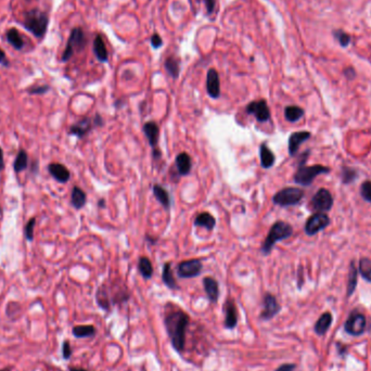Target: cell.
Wrapping results in <instances>:
<instances>
[{
	"label": "cell",
	"instance_id": "cell-25",
	"mask_svg": "<svg viewBox=\"0 0 371 371\" xmlns=\"http://www.w3.org/2000/svg\"><path fill=\"white\" fill-rule=\"evenodd\" d=\"M152 190H153V195L156 200H158L161 204L163 205L165 210L169 211L171 207V198L169 195V191L164 189V188L160 185H154Z\"/></svg>",
	"mask_w": 371,
	"mask_h": 371
},
{
	"label": "cell",
	"instance_id": "cell-8",
	"mask_svg": "<svg viewBox=\"0 0 371 371\" xmlns=\"http://www.w3.org/2000/svg\"><path fill=\"white\" fill-rule=\"evenodd\" d=\"M203 269V265L200 259H189L184 260L178 266H177V275L180 278H195V277L200 276Z\"/></svg>",
	"mask_w": 371,
	"mask_h": 371
},
{
	"label": "cell",
	"instance_id": "cell-9",
	"mask_svg": "<svg viewBox=\"0 0 371 371\" xmlns=\"http://www.w3.org/2000/svg\"><path fill=\"white\" fill-rule=\"evenodd\" d=\"M329 224H330V219L325 213H315L307 219L305 232L308 236H315L316 233L325 229Z\"/></svg>",
	"mask_w": 371,
	"mask_h": 371
},
{
	"label": "cell",
	"instance_id": "cell-37",
	"mask_svg": "<svg viewBox=\"0 0 371 371\" xmlns=\"http://www.w3.org/2000/svg\"><path fill=\"white\" fill-rule=\"evenodd\" d=\"M36 225V218H30L24 227V236L28 241H33L34 239V227Z\"/></svg>",
	"mask_w": 371,
	"mask_h": 371
},
{
	"label": "cell",
	"instance_id": "cell-11",
	"mask_svg": "<svg viewBox=\"0 0 371 371\" xmlns=\"http://www.w3.org/2000/svg\"><path fill=\"white\" fill-rule=\"evenodd\" d=\"M366 329V317L363 314L353 313L345 322V330L351 336H360Z\"/></svg>",
	"mask_w": 371,
	"mask_h": 371
},
{
	"label": "cell",
	"instance_id": "cell-26",
	"mask_svg": "<svg viewBox=\"0 0 371 371\" xmlns=\"http://www.w3.org/2000/svg\"><path fill=\"white\" fill-rule=\"evenodd\" d=\"M8 43L11 45L15 50H22L24 48V40L17 29H10L6 33Z\"/></svg>",
	"mask_w": 371,
	"mask_h": 371
},
{
	"label": "cell",
	"instance_id": "cell-30",
	"mask_svg": "<svg viewBox=\"0 0 371 371\" xmlns=\"http://www.w3.org/2000/svg\"><path fill=\"white\" fill-rule=\"evenodd\" d=\"M29 165V155L25 150H20L17 154V158L14 160L13 169L15 173H22Z\"/></svg>",
	"mask_w": 371,
	"mask_h": 371
},
{
	"label": "cell",
	"instance_id": "cell-18",
	"mask_svg": "<svg viewBox=\"0 0 371 371\" xmlns=\"http://www.w3.org/2000/svg\"><path fill=\"white\" fill-rule=\"evenodd\" d=\"M203 286H204L205 293L211 303H216L219 297V285L218 282L212 278V277H205L203 279Z\"/></svg>",
	"mask_w": 371,
	"mask_h": 371
},
{
	"label": "cell",
	"instance_id": "cell-47",
	"mask_svg": "<svg viewBox=\"0 0 371 371\" xmlns=\"http://www.w3.org/2000/svg\"><path fill=\"white\" fill-rule=\"evenodd\" d=\"M344 74H345V76L349 78V80H353V78L356 76V73H355L352 67H347V69L344 71Z\"/></svg>",
	"mask_w": 371,
	"mask_h": 371
},
{
	"label": "cell",
	"instance_id": "cell-17",
	"mask_svg": "<svg viewBox=\"0 0 371 371\" xmlns=\"http://www.w3.org/2000/svg\"><path fill=\"white\" fill-rule=\"evenodd\" d=\"M143 132L145 137H147L150 147L152 150H156L158 148L159 143V136H160V129L159 126L156 125L155 122H147L143 127Z\"/></svg>",
	"mask_w": 371,
	"mask_h": 371
},
{
	"label": "cell",
	"instance_id": "cell-19",
	"mask_svg": "<svg viewBox=\"0 0 371 371\" xmlns=\"http://www.w3.org/2000/svg\"><path fill=\"white\" fill-rule=\"evenodd\" d=\"M176 166L180 176H186L189 174L192 167V161L190 155L186 152L179 153L176 156Z\"/></svg>",
	"mask_w": 371,
	"mask_h": 371
},
{
	"label": "cell",
	"instance_id": "cell-31",
	"mask_svg": "<svg viewBox=\"0 0 371 371\" xmlns=\"http://www.w3.org/2000/svg\"><path fill=\"white\" fill-rule=\"evenodd\" d=\"M303 115H304V110L300 107L289 106L285 110V116L286 118V121H289L291 123L297 122L303 117Z\"/></svg>",
	"mask_w": 371,
	"mask_h": 371
},
{
	"label": "cell",
	"instance_id": "cell-1",
	"mask_svg": "<svg viewBox=\"0 0 371 371\" xmlns=\"http://www.w3.org/2000/svg\"><path fill=\"white\" fill-rule=\"evenodd\" d=\"M190 318L188 314L180 310L171 312L165 317V326L167 333L177 352H181L185 348L186 331L189 325Z\"/></svg>",
	"mask_w": 371,
	"mask_h": 371
},
{
	"label": "cell",
	"instance_id": "cell-3",
	"mask_svg": "<svg viewBox=\"0 0 371 371\" xmlns=\"http://www.w3.org/2000/svg\"><path fill=\"white\" fill-rule=\"evenodd\" d=\"M292 233H293V228H292L290 224L281 221L276 222L271 226L268 236L265 239L260 251H262L264 255H268L277 242L290 238Z\"/></svg>",
	"mask_w": 371,
	"mask_h": 371
},
{
	"label": "cell",
	"instance_id": "cell-7",
	"mask_svg": "<svg viewBox=\"0 0 371 371\" xmlns=\"http://www.w3.org/2000/svg\"><path fill=\"white\" fill-rule=\"evenodd\" d=\"M245 112L250 114V115H254L256 121L259 123L268 122L270 119V110L267 106V102L264 99L258 101L250 102L247 108H245Z\"/></svg>",
	"mask_w": 371,
	"mask_h": 371
},
{
	"label": "cell",
	"instance_id": "cell-12",
	"mask_svg": "<svg viewBox=\"0 0 371 371\" xmlns=\"http://www.w3.org/2000/svg\"><path fill=\"white\" fill-rule=\"evenodd\" d=\"M263 305L264 310L262 314H260V319L263 320H270L271 318H274L281 310V306L279 305L278 301H277L276 297L270 293L265 294Z\"/></svg>",
	"mask_w": 371,
	"mask_h": 371
},
{
	"label": "cell",
	"instance_id": "cell-40",
	"mask_svg": "<svg viewBox=\"0 0 371 371\" xmlns=\"http://www.w3.org/2000/svg\"><path fill=\"white\" fill-rule=\"evenodd\" d=\"M50 90V87L48 85H43V86H35L29 88L28 92L29 95H45Z\"/></svg>",
	"mask_w": 371,
	"mask_h": 371
},
{
	"label": "cell",
	"instance_id": "cell-23",
	"mask_svg": "<svg viewBox=\"0 0 371 371\" xmlns=\"http://www.w3.org/2000/svg\"><path fill=\"white\" fill-rule=\"evenodd\" d=\"M216 225V221L214 218L213 215H211L210 213L203 212L201 214H199L197 218L195 219V226L197 227H204L207 230H213L214 227Z\"/></svg>",
	"mask_w": 371,
	"mask_h": 371
},
{
	"label": "cell",
	"instance_id": "cell-27",
	"mask_svg": "<svg viewBox=\"0 0 371 371\" xmlns=\"http://www.w3.org/2000/svg\"><path fill=\"white\" fill-rule=\"evenodd\" d=\"M138 269L140 275L143 277L145 280H149L152 278L153 276V266L151 264V260L145 257V256H141L138 262Z\"/></svg>",
	"mask_w": 371,
	"mask_h": 371
},
{
	"label": "cell",
	"instance_id": "cell-32",
	"mask_svg": "<svg viewBox=\"0 0 371 371\" xmlns=\"http://www.w3.org/2000/svg\"><path fill=\"white\" fill-rule=\"evenodd\" d=\"M73 336L78 339L91 338L96 334V328L90 325L87 326H76L72 330Z\"/></svg>",
	"mask_w": 371,
	"mask_h": 371
},
{
	"label": "cell",
	"instance_id": "cell-24",
	"mask_svg": "<svg viewBox=\"0 0 371 371\" xmlns=\"http://www.w3.org/2000/svg\"><path fill=\"white\" fill-rule=\"evenodd\" d=\"M93 52H95L97 59L100 62L108 61L109 56H108L107 47H106V44H104L101 35H97L95 41H93Z\"/></svg>",
	"mask_w": 371,
	"mask_h": 371
},
{
	"label": "cell",
	"instance_id": "cell-29",
	"mask_svg": "<svg viewBox=\"0 0 371 371\" xmlns=\"http://www.w3.org/2000/svg\"><path fill=\"white\" fill-rule=\"evenodd\" d=\"M162 279H163V282L167 288H170L171 290H175L178 288V285H177L176 280L174 278L173 271H171V263H165L163 267V273H162Z\"/></svg>",
	"mask_w": 371,
	"mask_h": 371
},
{
	"label": "cell",
	"instance_id": "cell-38",
	"mask_svg": "<svg viewBox=\"0 0 371 371\" xmlns=\"http://www.w3.org/2000/svg\"><path fill=\"white\" fill-rule=\"evenodd\" d=\"M334 37L339 40L340 45L342 47H346L351 43V36L346 34L345 32H342V30H336V32H334Z\"/></svg>",
	"mask_w": 371,
	"mask_h": 371
},
{
	"label": "cell",
	"instance_id": "cell-46",
	"mask_svg": "<svg viewBox=\"0 0 371 371\" xmlns=\"http://www.w3.org/2000/svg\"><path fill=\"white\" fill-rule=\"evenodd\" d=\"M204 3L207 9V12L212 13L214 11V8H215V0H204Z\"/></svg>",
	"mask_w": 371,
	"mask_h": 371
},
{
	"label": "cell",
	"instance_id": "cell-51",
	"mask_svg": "<svg viewBox=\"0 0 371 371\" xmlns=\"http://www.w3.org/2000/svg\"><path fill=\"white\" fill-rule=\"evenodd\" d=\"M0 371H8V369H2V370H0Z\"/></svg>",
	"mask_w": 371,
	"mask_h": 371
},
{
	"label": "cell",
	"instance_id": "cell-42",
	"mask_svg": "<svg viewBox=\"0 0 371 371\" xmlns=\"http://www.w3.org/2000/svg\"><path fill=\"white\" fill-rule=\"evenodd\" d=\"M355 175H356V173L353 170H349V169H345L343 171V181L346 182V184H348V182H351L352 180H354L355 178Z\"/></svg>",
	"mask_w": 371,
	"mask_h": 371
},
{
	"label": "cell",
	"instance_id": "cell-48",
	"mask_svg": "<svg viewBox=\"0 0 371 371\" xmlns=\"http://www.w3.org/2000/svg\"><path fill=\"white\" fill-rule=\"evenodd\" d=\"M4 170V161H3V151L0 148V171Z\"/></svg>",
	"mask_w": 371,
	"mask_h": 371
},
{
	"label": "cell",
	"instance_id": "cell-6",
	"mask_svg": "<svg viewBox=\"0 0 371 371\" xmlns=\"http://www.w3.org/2000/svg\"><path fill=\"white\" fill-rule=\"evenodd\" d=\"M85 45H86V38H85V34H84L83 29L81 28H75L71 32L70 38L69 40H67L66 47L61 58L62 62L69 61L72 58V56L74 55V52L76 50L84 49Z\"/></svg>",
	"mask_w": 371,
	"mask_h": 371
},
{
	"label": "cell",
	"instance_id": "cell-10",
	"mask_svg": "<svg viewBox=\"0 0 371 371\" xmlns=\"http://www.w3.org/2000/svg\"><path fill=\"white\" fill-rule=\"evenodd\" d=\"M312 207L318 213L328 212L333 205V198L327 189H320L316 192L311 201Z\"/></svg>",
	"mask_w": 371,
	"mask_h": 371
},
{
	"label": "cell",
	"instance_id": "cell-39",
	"mask_svg": "<svg viewBox=\"0 0 371 371\" xmlns=\"http://www.w3.org/2000/svg\"><path fill=\"white\" fill-rule=\"evenodd\" d=\"M360 195L367 202L371 203V181H365L360 187Z\"/></svg>",
	"mask_w": 371,
	"mask_h": 371
},
{
	"label": "cell",
	"instance_id": "cell-4",
	"mask_svg": "<svg viewBox=\"0 0 371 371\" xmlns=\"http://www.w3.org/2000/svg\"><path fill=\"white\" fill-rule=\"evenodd\" d=\"M308 154H310V152L307 151V152H305V154L303 155L299 169H297L296 173L294 175V181L296 182V184L304 186V187L311 186L318 175L327 174L330 171V169H328V167L322 166V165H313V166L304 165L306 162V156Z\"/></svg>",
	"mask_w": 371,
	"mask_h": 371
},
{
	"label": "cell",
	"instance_id": "cell-41",
	"mask_svg": "<svg viewBox=\"0 0 371 371\" xmlns=\"http://www.w3.org/2000/svg\"><path fill=\"white\" fill-rule=\"evenodd\" d=\"M62 356L64 359H70L72 356V348L69 341H64L62 344Z\"/></svg>",
	"mask_w": 371,
	"mask_h": 371
},
{
	"label": "cell",
	"instance_id": "cell-50",
	"mask_svg": "<svg viewBox=\"0 0 371 371\" xmlns=\"http://www.w3.org/2000/svg\"><path fill=\"white\" fill-rule=\"evenodd\" d=\"M98 205L100 206V207H104V200H103V199H101V200L98 202Z\"/></svg>",
	"mask_w": 371,
	"mask_h": 371
},
{
	"label": "cell",
	"instance_id": "cell-49",
	"mask_svg": "<svg viewBox=\"0 0 371 371\" xmlns=\"http://www.w3.org/2000/svg\"><path fill=\"white\" fill-rule=\"evenodd\" d=\"M69 371H88V370H85V369H82V368H70Z\"/></svg>",
	"mask_w": 371,
	"mask_h": 371
},
{
	"label": "cell",
	"instance_id": "cell-36",
	"mask_svg": "<svg viewBox=\"0 0 371 371\" xmlns=\"http://www.w3.org/2000/svg\"><path fill=\"white\" fill-rule=\"evenodd\" d=\"M97 302L98 305L100 306L103 310L108 311L109 310V297H108V292L104 289V286H101L100 289H98L97 291Z\"/></svg>",
	"mask_w": 371,
	"mask_h": 371
},
{
	"label": "cell",
	"instance_id": "cell-2",
	"mask_svg": "<svg viewBox=\"0 0 371 371\" xmlns=\"http://www.w3.org/2000/svg\"><path fill=\"white\" fill-rule=\"evenodd\" d=\"M49 24V18L45 12L38 9H33L25 12L23 26L29 33H32L36 38H43L47 33Z\"/></svg>",
	"mask_w": 371,
	"mask_h": 371
},
{
	"label": "cell",
	"instance_id": "cell-28",
	"mask_svg": "<svg viewBox=\"0 0 371 371\" xmlns=\"http://www.w3.org/2000/svg\"><path fill=\"white\" fill-rule=\"evenodd\" d=\"M331 322H332V315H331V314L330 313L322 314L319 319L317 320L316 325H315V331H316V333L319 334V336H322V334H325L328 331V329L330 328Z\"/></svg>",
	"mask_w": 371,
	"mask_h": 371
},
{
	"label": "cell",
	"instance_id": "cell-14",
	"mask_svg": "<svg viewBox=\"0 0 371 371\" xmlns=\"http://www.w3.org/2000/svg\"><path fill=\"white\" fill-rule=\"evenodd\" d=\"M206 89L208 96L212 99H218L221 96V84H219V76L216 70L211 69L207 72Z\"/></svg>",
	"mask_w": 371,
	"mask_h": 371
},
{
	"label": "cell",
	"instance_id": "cell-15",
	"mask_svg": "<svg viewBox=\"0 0 371 371\" xmlns=\"http://www.w3.org/2000/svg\"><path fill=\"white\" fill-rule=\"evenodd\" d=\"M48 171L49 174L54 177V179L60 182V184H66V182L70 180L71 173L63 164L51 163L48 166Z\"/></svg>",
	"mask_w": 371,
	"mask_h": 371
},
{
	"label": "cell",
	"instance_id": "cell-52",
	"mask_svg": "<svg viewBox=\"0 0 371 371\" xmlns=\"http://www.w3.org/2000/svg\"><path fill=\"white\" fill-rule=\"evenodd\" d=\"M0 213H1V208H0Z\"/></svg>",
	"mask_w": 371,
	"mask_h": 371
},
{
	"label": "cell",
	"instance_id": "cell-44",
	"mask_svg": "<svg viewBox=\"0 0 371 371\" xmlns=\"http://www.w3.org/2000/svg\"><path fill=\"white\" fill-rule=\"evenodd\" d=\"M295 365L294 364H285L280 366L279 368H277L276 371H294Z\"/></svg>",
	"mask_w": 371,
	"mask_h": 371
},
{
	"label": "cell",
	"instance_id": "cell-35",
	"mask_svg": "<svg viewBox=\"0 0 371 371\" xmlns=\"http://www.w3.org/2000/svg\"><path fill=\"white\" fill-rule=\"evenodd\" d=\"M359 273L364 278L371 282V260L369 258H362L359 262Z\"/></svg>",
	"mask_w": 371,
	"mask_h": 371
},
{
	"label": "cell",
	"instance_id": "cell-33",
	"mask_svg": "<svg viewBox=\"0 0 371 371\" xmlns=\"http://www.w3.org/2000/svg\"><path fill=\"white\" fill-rule=\"evenodd\" d=\"M357 285V268L355 266L354 262L351 264V268H349L348 274V285H347V295H352L353 292L356 289Z\"/></svg>",
	"mask_w": 371,
	"mask_h": 371
},
{
	"label": "cell",
	"instance_id": "cell-21",
	"mask_svg": "<svg viewBox=\"0 0 371 371\" xmlns=\"http://www.w3.org/2000/svg\"><path fill=\"white\" fill-rule=\"evenodd\" d=\"M259 156H260V165H262L263 169L268 170L275 164V160H276L275 154L265 143L260 144V147H259Z\"/></svg>",
	"mask_w": 371,
	"mask_h": 371
},
{
	"label": "cell",
	"instance_id": "cell-43",
	"mask_svg": "<svg viewBox=\"0 0 371 371\" xmlns=\"http://www.w3.org/2000/svg\"><path fill=\"white\" fill-rule=\"evenodd\" d=\"M151 45H152V47L155 49L160 48V47L162 46V38L160 37L159 35L154 34L152 37H151Z\"/></svg>",
	"mask_w": 371,
	"mask_h": 371
},
{
	"label": "cell",
	"instance_id": "cell-22",
	"mask_svg": "<svg viewBox=\"0 0 371 371\" xmlns=\"http://www.w3.org/2000/svg\"><path fill=\"white\" fill-rule=\"evenodd\" d=\"M87 202V196L86 193L82 190L80 187L75 186L73 188L72 190V195H71V203L72 205L74 206L76 210H81L84 206H85Z\"/></svg>",
	"mask_w": 371,
	"mask_h": 371
},
{
	"label": "cell",
	"instance_id": "cell-16",
	"mask_svg": "<svg viewBox=\"0 0 371 371\" xmlns=\"http://www.w3.org/2000/svg\"><path fill=\"white\" fill-rule=\"evenodd\" d=\"M310 132H295L289 138V154L294 156L299 151L301 144L311 138Z\"/></svg>",
	"mask_w": 371,
	"mask_h": 371
},
{
	"label": "cell",
	"instance_id": "cell-34",
	"mask_svg": "<svg viewBox=\"0 0 371 371\" xmlns=\"http://www.w3.org/2000/svg\"><path fill=\"white\" fill-rule=\"evenodd\" d=\"M165 69L167 73L176 80L179 76V62L174 58H167L165 61Z\"/></svg>",
	"mask_w": 371,
	"mask_h": 371
},
{
	"label": "cell",
	"instance_id": "cell-5",
	"mask_svg": "<svg viewBox=\"0 0 371 371\" xmlns=\"http://www.w3.org/2000/svg\"><path fill=\"white\" fill-rule=\"evenodd\" d=\"M304 197V191L300 188H285L276 193L273 198L274 204L279 206H292L299 204Z\"/></svg>",
	"mask_w": 371,
	"mask_h": 371
},
{
	"label": "cell",
	"instance_id": "cell-20",
	"mask_svg": "<svg viewBox=\"0 0 371 371\" xmlns=\"http://www.w3.org/2000/svg\"><path fill=\"white\" fill-rule=\"evenodd\" d=\"M238 323V314L237 307L234 303L229 300L226 303V317H225V327L227 329L236 328Z\"/></svg>",
	"mask_w": 371,
	"mask_h": 371
},
{
	"label": "cell",
	"instance_id": "cell-45",
	"mask_svg": "<svg viewBox=\"0 0 371 371\" xmlns=\"http://www.w3.org/2000/svg\"><path fill=\"white\" fill-rule=\"evenodd\" d=\"M0 65H3L4 67L9 66V61L7 59V56L2 49H0Z\"/></svg>",
	"mask_w": 371,
	"mask_h": 371
},
{
	"label": "cell",
	"instance_id": "cell-13",
	"mask_svg": "<svg viewBox=\"0 0 371 371\" xmlns=\"http://www.w3.org/2000/svg\"><path fill=\"white\" fill-rule=\"evenodd\" d=\"M93 126H96L95 121L89 117H84L81 121H78L74 125H72L69 134L71 136H75L77 138H84L86 135L89 134Z\"/></svg>",
	"mask_w": 371,
	"mask_h": 371
}]
</instances>
